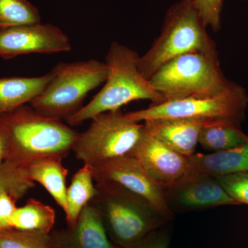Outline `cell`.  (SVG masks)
Segmentation results:
<instances>
[{"label":"cell","mask_w":248,"mask_h":248,"mask_svg":"<svg viewBox=\"0 0 248 248\" xmlns=\"http://www.w3.org/2000/svg\"><path fill=\"white\" fill-rule=\"evenodd\" d=\"M56 214L50 205L31 199L16 208L12 217V229L50 234L55 226Z\"/></svg>","instance_id":"obj_19"},{"label":"cell","mask_w":248,"mask_h":248,"mask_svg":"<svg viewBox=\"0 0 248 248\" xmlns=\"http://www.w3.org/2000/svg\"><path fill=\"white\" fill-rule=\"evenodd\" d=\"M51 78V71L32 78H0V117L29 104L42 92Z\"/></svg>","instance_id":"obj_16"},{"label":"cell","mask_w":248,"mask_h":248,"mask_svg":"<svg viewBox=\"0 0 248 248\" xmlns=\"http://www.w3.org/2000/svg\"><path fill=\"white\" fill-rule=\"evenodd\" d=\"M71 48L68 36L52 24L40 22L0 30V58L5 60L32 53H63Z\"/></svg>","instance_id":"obj_10"},{"label":"cell","mask_w":248,"mask_h":248,"mask_svg":"<svg viewBox=\"0 0 248 248\" xmlns=\"http://www.w3.org/2000/svg\"><path fill=\"white\" fill-rule=\"evenodd\" d=\"M215 178L232 198L240 204L248 205V172L233 173Z\"/></svg>","instance_id":"obj_24"},{"label":"cell","mask_w":248,"mask_h":248,"mask_svg":"<svg viewBox=\"0 0 248 248\" xmlns=\"http://www.w3.org/2000/svg\"><path fill=\"white\" fill-rule=\"evenodd\" d=\"M94 182L93 168L89 164H84L72 178L71 184L67 187L63 210L68 227L76 224L85 207L97 196V189Z\"/></svg>","instance_id":"obj_18"},{"label":"cell","mask_w":248,"mask_h":248,"mask_svg":"<svg viewBox=\"0 0 248 248\" xmlns=\"http://www.w3.org/2000/svg\"><path fill=\"white\" fill-rule=\"evenodd\" d=\"M166 101L219 94L232 82L221 68L217 51H192L173 59L149 80Z\"/></svg>","instance_id":"obj_4"},{"label":"cell","mask_w":248,"mask_h":248,"mask_svg":"<svg viewBox=\"0 0 248 248\" xmlns=\"http://www.w3.org/2000/svg\"><path fill=\"white\" fill-rule=\"evenodd\" d=\"M62 159L60 156H43L27 163L26 167L31 180L43 186L63 210L68 170L62 164Z\"/></svg>","instance_id":"obj_17"},{"label":"cell","mask_w":248,"mask_h":248,"mask_svg":"<svg viewBox=\"0 0 248 248\" xmlns=\"http://www.w3.org/2000/svg\"><path fill=\"white\" fill-rule=\"evenodd\" d=\"M192 0H180L168 9L161 33L139 57L140 73L150 80L173 59L192 51H217Z\"/></svg>","instance_id":"obj_3"},{"label":"cell","mask_w":248,"mask_h":248,"mask_svg":"<svg viewBox=\"0 0 248 248\" xmlns=\"http://www.w3.org/2000/svg\"><path fill=\"white\" fill-rule=\"evenodd\" d=\"M145 129L152 136L173 151L184 155L195 154L201 130L204 124L179 119H158L144 122Z\"/></svg>","instance_id":"obj_14"},{"label":"cell","mask_w":248,"mask_h":248,"mask_svg":"<svg viewBox=\"0 0 248 248\" xmlns=\"http://www.w3.org/2000/svg\"><path fill=\"white\" fill-rule=\"evenodd\" d=\"M51 248H120L108 236L93 203L86 205L76 225L49 234Z\"/></svg>","instance_id":"obj_13"},{"label":"cell","mask_w":248,"mask_h":248,"mask_svg":"<svg viewBox=\"0 0 248 248\" xmlns=\"http://www.w3.org/2000/svg\"><path fill=\"white\" fill-rule=\"evenodd\" d=\"M40 21L38 9L27 0H0V30Z\"/></svg>","instance_id":"obj_22"},{"label":"cell","mask_w":248,"mask_h":248,"mask_svg":"<svg viewBox=\"0 0 248 248\" xmlns=\"http://www.w3.org/2000/svg\"><path fill=\"white\" fill-rule=\"evenodd\" d=\"M7 141L8 158L27 163L43 156L64 158L79 133L62 120L41 115L29 104L0 117Z\"/></svg>","instance_id":"obj_2"},{"label":"cell","mask_w":248,"mask_h":248,"mask_svg":"<svg viewBox=\"0 0 248 248\" xmlns=\"http://www.w3.org/2000/svg\"><path fill=\"white\" fill-rule=\"evenodd\" d=\"M35 186L28 174L25 163L8 158L0 164V192L6 191L18 200Z\"/></svg>","instance_id":"obj_21"},{"label":"cell","mask_w":248,"mask_h":248,"mask_svg":"<svg viewBox=\"0 0 248 248\" xmlns=\"http://www.w3.org/2000/svg\"><path fill=\"white\" fill-rule=\"evenodd\" d=\"M52 78L42 92L29 105L41 115L66 120L84 105L86 96L105 82V62L95 59L66 63L60 62L51 70Z\"/></svg>","instance_id":"obj_5"},{"label":"cell","mask_w":248,"mask_h":248,"mask_svg":"<svg viewBox=\"0 0 248 248\" xmlns=\"http://www.w3.org/2000/svg\"><path fill=\"white\" fill-rule=\"evenodd\" d=\"M92 168L96 184H110L133 194L168 221L172 219L173 212L167 203L165 192L134 156L116 158Z\"/></svg>","instance_id":"obj_9"},{"label":"cell","mask_w":248,"mask_h":248,"mask_svg":"<svg viewBox=\"0 0 248 248\" xmlns=\"http://www.w3.org/2000/svg\"><path fill=\"white\" fill-rule=\"evenodd\" d=\"M165 195L172 211L173 209L195 210L241 205L227 193L216 178L199 173L192 172L185 180L166 191Z\"/></svg>","instance_id":"obj_12"},{"label":"cell","mask_w":248,"mask_h":248,"mask_svg":"<svg viewBox=\"0 0 248 248\" xmlns=\"http://www.w3.org/2000/svg\"><path fill=\"white\" fill-rule=\"evenodd\" d=\"M192 173L211 177L248 172V142L228 151L189 156Z\"/></svg>","instance_id":"obj_15"},{"label":"cell","mask_w":248,"mask_h":248,"mask_svg":"<svg viewBox=\"0 0 248 248\" xmlns=\"http://www.w3.org/2000/svg\"><path fill=\"white\" fill-rule=\"evenodd\" d=\"M95 184L97 195L91 203L117 247H130L166 226L167 220L137 196L110 184Z\"/></svg>","instance_id":"obj_6"},{"label":"cell","mask_w":248,"mask_h":248,"mask_svg":"<svg viewBox=\"0 0 248 248\" xmlns=\"http://www.w3.org/2000/svg\"><path fill=\"white\" fill-rule=\"evenodd\" d=\"M0 248H51L49 234L9 229L0 232Z\"/></svg>","instance_id":"obj_23"},{"label":"cell","mask_w":248,"mask_h":248,"mask_svg":"<svg viewBox=\"0 0 248 248\" xmlns=\"http://www.w3.org/2000/svg\"><path fill=\"white\" fill-rule=\"evenodd\" d=\"M9 155L7 141L2 129L0 126V164L3 162L5 159H7Z\"/></svg>","instance_id":"obj_28"},{"label":"cell","mask_w":248,"mask_h":248,"mask_svg":"<svg viewBox=\"0 0 248 248\" xmlns=\"http://www.w3.org/2000/svg\"><path fill=\"white\" fill-rule=\"evenodd\" d=\"M139 57L133 49L112 42L106 56L108 75L104 86L89 104L65 120L67 124L77 126L99 114L120 110L134 101L150 100L151 104L163 102L149 80L140 73Z\"/></svg>","instance_id":"obj_1"},{"label":"cell","mask_w":248,"mask_h":248,"mask_svg":"<svg viewBox=\"0 0 248 248\" xmlns=\"http://www.w3.org/2000/svg\"><path fill=\"white\" fill-rule=\"evenodd\" d=\"M244 1H248V0H244Z\"/></svg>","instance_id":"obj_29"},{"label":"cell","mask_w":248,"mask_h":248,"mask_svg":"<svg viewBox=\"0 0 248 248\" xmlns=\"http://www.w3.org/2000/svg\"><path fill=\"white\" fill-rule=\"evenodd\" d=\"M170 241V233L165 226L128 248H169Z\"/></svg>","instance_id":"obj_26"},{"label":"cell","mask_w":248,"mask_h":248,"mask_svg":"<svg viewBox=\"0 0 248 248\" xmlns=\"http://www.w3.org/2000/svg\"><path fill=\"white\" fill-rule=\"evenodd\" d=\"M132 156L164 192L192 174L189 157L170 149L146 129Z\"/></svg>","instance_id":"obj_11"},{"label":"cell","mask_w":248,"mask_h":248,"mask_svg":"<svg viewBox=\"0 0 248 248\" xmlns=\"http://www.w3.org/2000/svg\"><path fill=\"white\" fill-rule=\"evenodd\" d=\"M144 131L143 124L129 120L121 109L104 112L93 117L87 130L79 133L72 151L77 159L91 166L132 156Z\"/></svg>","instance_id":"obj_8"},{"label":"cell","mask_w":248,"mask_h":248,"mask_svg":"<svg viewBox=\"0 0 248 248\" xmlns=\"http://www.w3.org/2000/svg\"><path fill=\"white\" fill-rule=\"evenodd\" d=\"M248 142V135L237 124L220 122L203 125L199 144L206 151L217 153L228 151Z\"/></svg>","instance_id":"obj_20"},{"label":"cell","mask_w":248,"mask_h":248,"mask_svg":"<svg viewBox=\"0 0 248 248\" xmlns=\"http://www.w3.org/2000/svg\"><path fill=\"white\" fill-rule=\"evenodd\" d=\"M17 201L6 191L0 192V232L12 229L11 221Z\"/></svg>","instance_id":"obj_27"},{"label":"cell","mask_w":248,"mask_h":248,"mask_svg":"<svg viewBox=\"0 0 248 248\" xmlns=\"http://www.w3.org/2000/svg\"><path fill=\"white\" fill-rule=\"evenodd\" d=\"M224 0H192L194 6L206 26L215 32L220 30Z\"/></svg>","instance_id":"obj_25"},{"label":"cell","mask_w":248,"mask_h":248,"mask_svg":"<svg viewBox=\"0 0 248 248\" xmlns=\"http://www.w3.org/2000/svg\"><path fill=\"white\" fill-rule=\"evenodd\" d=\"M248 95L241 85L232 81L223 92L208 97H190L151 104L142 110L125 114L135 122L158 119H179L208 125L228 122L239 125L244 120Z\"/></svg>","instance_id":"obj_7"}]
</instances>
